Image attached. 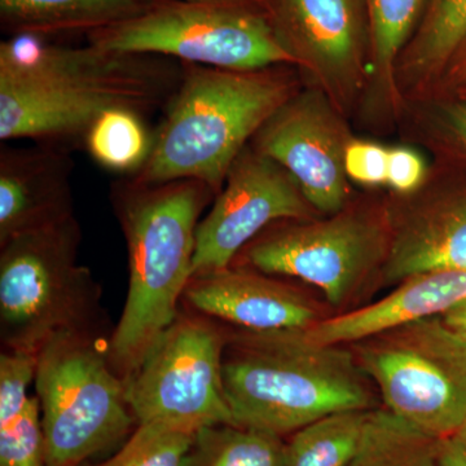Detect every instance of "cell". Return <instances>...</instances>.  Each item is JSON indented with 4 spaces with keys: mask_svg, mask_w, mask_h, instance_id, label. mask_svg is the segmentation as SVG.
I'll return each mask as SVG.
<instances>
[{
    "mask_svg": "<svg viewBox=\"0 0 466 466\" xmlns=\"http://www.w3.org/2000/svg\"><path fill=\"white\" fill-rule=\"evenodd\" d=\"M425 177V164L413 150L395 148L389 150L388 180L386 183L398 192H410L421 184Z\"/></svg>",
    "mask_w": 466,
    "mask_h": 466,
    "instance_id": "29",
    "label": "cell"
},
{
    "mask_svg": "<svg viewBox=\"0 0 466 466\" xmlns=\"http://www.w3.org/2000/svg\"><path fill=\"white\" fill-rule=\"evenodd\" d=\"M36 355L2 350L0 354V426L14 421L29 404L27 389L35 381Z\"/></svg>",
    "mask_w": 466,
    "mask_h": 466,
    "instance_id": "27",
    "label": "cell"
},
{
    "mask_svg": "<svg viewBox=\"0 0 466 466\" xmlns=\"http://www.w3.org/2000/svg\"><path fill=\"white\" fill-rule=\"evenodd\" d=\"M195 435L162 422H143L112 458L97 466H183Z\"/></svg>",
    "mask_w": 466,
    "mask_h": 466,
    "instance_id": "25",
    "label": "cell"
},
{
    "mask_svg": "<svg viewBox=\"0 0 466 466\" xmlns=\"http://www.w3.org/2000/svg\"><path fill=\"white\" fill-rule=\"evenodd\" d=\"M76 217L0 245V341L3 350L36 355L64 332L106 336L101 289L79 265Z\"/></svg>",
    "mask_w": 466,
    "mask_h": 466,
    "instance_id": "5",
    "label": "cell"
},
{
    "mask_svg": "<svg viewBox=\"0 0 466 466\" xmlns=\"http://www.w3.org/2000/svg\"><path fill=\"white\" fill-rule=\"evenodd\" d=\"M389 150L375 143L352 142L346 146L343 167L350 179L366 186L388 180Z\"/></svg>",
    "mask_w": 466,
    "mask_h": 466,
    "instance_id": "28",
    "label": "cell"
},
{
    "mask_svg": "<svg viewBox=\"0 0 466 466\" xmlns=\"http://www.w3.org/2000/svg\"><path fill=\"white\" fill-rule=\"evenodd\" d=\"M108 339L58 333L36 352L46 466H81L124 441L137 422L125 380L110 366Z\"/></svg>",
    "mask_w": 466,
    "mask_h": 466,
    "instance_id": "6",
    "label": "cell"
},
{
    "mask_svg": "<svg viewBox=\"0 0 466 466\" xmlns=\"http://www.w3.org/2000/svg\"><path fill=\"white\" fill-rule=\"evenodd\" d=\"M453 435H455V437L466 446V419L465 421L462 422V425L460 426L459 431Z\"/></svg>",
    "mask_w": 466,
    "mask_h": 466,
    "instance_id": "34",
    "label": "cell"
},
{
    "mask_svg": "<svg viewBox=\"0 0 466 466\" xmlns=\"http://www.w3.org/2000/svg\"><path fill=\"white\" fill-rule=\"evenodd\" d=\"M456 57L455 69L456 76L460 84L464 85L466 88V42L461 46V48L458 51V54L453 56Z\"/></svg>",
    "mask_w": 466,
    "mask_h": 466,
    "instance_id": "33",
    "label": "cell"
},
{
    "mask_svg": "<svg viewBox=\"0 0 466 466\" xmlns=\"http://www.w3.org/2000/svg\"><path fill=\"white\" fill-rule=\"evenodd\" d=\"M465 97H466V88H465Z\"/></svg>",
    "mask_w": 466,
    "mask_h": 466,
    "instance_id": "36",
    "label": "cell"
},
{
    "mask_svg": "<svg viewBox=\"0 0 466 466\" xmlns=\"http://www.w3.org/2000/svg\"><path fill=\"white\" fill-rule=\"evenodd\" d=\"M183 308L249 332L306 330L319 321L317 306L278 276L242 266L193 275Z\"/></svg>",
    "mask_w": 466,
    "mask_h": 466,
    "instance_id": "13",
    "label": "cell"
},
{
    "mask_svg": "<svg viewBox=\"0 0 466 466\" xmlns=\"http://www.w3.org/2000/svg\"><path fill=\"white\" fill-rule=\"evenodd\" d=\"M355 357L386 410L431 437L466 419V339L440 317L417 319L354 343Z\"/></svg>",
    "mask_w": 466,
    "mask_h": 466,
    "instance_id": "8",
    "label": "cell"
},
{
    "mask_svg": "<svg viewBox=\"0 0 466 466\" xmlns=\"http://www.w3.org/2000/svg\"><path fill=\"white\" fill-rule=\"evenodd\" d=\"M466 42V0H429L404 54V66L428 75L446 66Z\"/></svg>",
    "mask_w": 466,
    "mask_h": 466,
    "instance_id": "22",
    "label": "cell"
},
{
    "mask_svg": "<svg viewBox=\"0 0 466 466\" xmlns=\"http://www.w3.org/2000/svg\"><path fill=\"white\" fill-rule=\"evenodd\" d=\"M0 466H46L38 398H30L20 416L0 426Z\"/></svg>",
    "mask_w": 466,
    "mask_h": 466,
    "instance_id": "26",
    "label": "cell"
},
{
    "mask_svg": "<svg viewBox=\"0 0 466 466\" xmlns=\"http://www.w3.org/2000/svg\"><path fill=\"white\" fill-rule=\"evenodd\" d=\"M284 223L260 233L232 265L299 279L323 291L330 305L339 306L381 254V231L367 218L342 214L323 222Z\"/></svg>",
    "mask_w": 466,
    "mask_h": 466,
    "instance_id": "10",
    "label": "cell"
},
{
    "mask_svg": "<svg viewBox=\"0 0 466 466\" xmlns=\"http://www.w3.org/2000/svg\"><path fill=\"white\" fill-rule=\"evenodd\" d=\"M370 410H342L297 431L287 443L289 466H349L357 455Z\"/></svg>",
    "mask_w": 466,
    "mask_h": 466,
    "instance_id": "21",
    "label": "cell"
},
{
    "mask_svg": "<svg viewBox=\"0 0 466 466\" xmlns=\"http://www.w3.org/2000/svg\"><path fill=\"white\" fill-rule=\"evenodd\" d=\"M225 183L198 223L193 275L227 268L268 227L311 214L293 177L258 149H244Z\"/></svg>",
    "mask_w": 466,
    "mask_h": 466,
    "instance_id": "11",
    "label": "cell"
},
{
    "mask_svg": "<svg viewBox=\"0 0 466 466\" xmlns=\"http://www.w3.org/2000/svg\"><path fill=\"white\" fill-rule=\"evenodd\" d=\"M225 325L183 308L126 380V398L137 424L162 422L198 433L231 424L223 385Z\"/></svg>",
    "mask_w": 466,
    "mask_h": 466,
    "instance_id": "9",
    "label": "cell"
},
{
    "mask_svg": "<svg viewBox=\"0 0 466 466\" xmlns=\"http://www.w3.org/2000/svg\"><path fill=\"white\" fill-rule=\"evenodd\" d=\"M437 460L440 466H466V446L455 437L437 441Z\"/></svg>",
    "mask_w": 466,
    "mask_h": 466,
    "instance_id": "30",
    "label": "cell"
},
{
    "mask_svg": "<svg viewBox=\"0 0 466 466\" xmlns=\"http://www.w3.org/2000/svg\"><path fill=\"white\" fill-rule=\"evenodd\" d=\"M211 191L195 180L155 186L128 184L116 216L127 244L128 289L110 333V366L127 380L182 309L193 276L198 218Z\"/></svg>",
    "mask_w": 466,
    "mask_h": 466,
    "instance_id": "3",
    "label": "cell"
},
{
    "mask_svg": "<svg viewBox=\"0 0 466 466\" xmlns=\"http://www.w3.org/2000/svg\"><path fill=\"white\" fill-rule=\"evenodd\" d=\"M90 45L116 54L161 55L229 70L299 63L268 16L245 0L148 5L133 17L91 32Z\"/></svg>",
    "mask_w": 466,
    "mask_h": 466,
    "instance_id": "7",
    "label": "cell"
},
{
    "mask_svg": "<svg viewBox=\"0 0 466 466\" xmlns=\"http://www.w3.org/2000/svg\"><path fill=\"white\" fill-rule=\"evenodd\" d=\"M183 466H289L287 443L279 435L222 424L202 428Z\"/></svg>",
    "mask_w": 466,
    "mask_h": 466,
    "instance_id": "19",
    "label": "cell"
},
{
    "mask_svg": "<svg viewBox=\"0 0 466 466\" xmlns=\"http://www.w3.org/2000/svg\"><path fill=\"white\" fill-rule=\"evenodd\" d=\"M225 327L223 385L236 425L283 437L332 413L370 410L367 375L348 350L306 330Z\"/></svg>",
    "mask_w": 466,
    "mask_h": 466,
    "instance_id": "2",
    "label": "cell"
},
{
    "mask_svg": "<svg viewBox=\"0 0 466 466\" xmlns=\"http://www.w3.org/2000/svg\"><path fill=\"white\" fill-rule=\"evenodd\" d=\"M170 70L150 55L64 47L35 34L0 45V139L86 134L109 109L142 113L171 92Z\"/></svg>",
    "mask_w": 466,
    "mask_h": 466,
    "instance_id": "1",
    "label": "cell"
},
{
    "mask_svg": "<svg viewBox=\"0 0 466 466\" xmlns=\"http://www.w3.org/2000/svg\"><path fill=\"white\" fill-rule=\"evenodd\" d=\"M466 268V195L413 218L391 244L383 274L388 283L441 269Z\"/></svg>",
    "mask_w": 466,
    "mask_h": 466,
    "instance_id": "17",
    "label": "cell"
},
{
    "mask_svg": "<svg viewBox=\"0 0 466 466\" xmlns=\"http://www.w3.org/2000/svg\"><path fill=\"white\" fill-rule=\"evenodd\" d=\"M447 122L456 137L466 147V101L452 104L446 110Z\"/></svg>",
    "mask_w": 466,
    "mask_h": 466,
    "instance_id": "31",
    "label": "cell"
},
{
    "mask_svg": "<svg viewBox=\"0 0 466 466\" xmlns=\"http://www.w3.org/2000/svg\"><path fill=\"white\" fill-rule=\"evenodd\" d=\"M373 60L382 76H391L401 50L410 43L429 0H364Z\"/></svg>",
    "mask_w": 466,
    "mask_h": 466,
    "instance_id": "24",
    "label": "cell"
},
{
    "mask_svg": "<svg viewBox=\"0 0 466 466\" xmlns=\"http://www.w3.org/2000/svg\"><path fill=\"white\" fill-rule=\"evenodd\" d=\"M265 70L189 64L131 183L195 180L220 191L248 140L293 96L284 78Z\"/></svg>",
    "mask_w": 466,
    "mask_h": 466,
    "instance_id": "4",
    "label": "cell"
},
{
    "mask_svg": "<svg viewBox=\"0 0 466 466\" xmlns=\"http://www.w3.org/2000/svg\"><path fill=\"white\" fill-rule=\"evenodd\" d=\"M437 438L390 410H370L357 455L349 466H440Z\"/></svg>",
    "mask_w": 466,
    "mask_h": 466,
    "instance_id": "20",
    "label": "cell"
},
{
    "mask_svg": "<svg viewBox=\"0 0 466 466\" xmlns=\"http://www.w3.org/2000/svg\"><path fill=\"white\" fill-rule=\"evenodd\" d=\"M349 143L315 94L291 96L257 137V149L274 159L321 213L336 214L348 198L343 156Z\"/></svg>",
    "mask_w": 466,
    "mask_h": 466,
    "instance_id": "12",
    "label": "cell"
},
{
    "mask_svg": "<svg viewBox=\"0 0 466 466\" xmlns=\"http://www.w3.org/2000/svg\"><path fill=\"white\" fill-rule=\"evenodd\" d=\"M447 327L466 339V300L440 317Z\"/></svg>",
    "mask_w": 466,
    "mask_h": 466,
    "instance_id": "32",
    "label": "cell"
},
{
    "mask_svg": "<svg viewBox=\"0 0 466 466\" xmlns=\"http://www.w3.org/2000/svg\"><path fill=\"white\" fill-rule=\"evenodd\" d=\"M465 300L466 268L426 272L407 279L375 303L319 320L306 334L320 345L355 343L394 325L441 317Z\"/></svg>",
    "mask_w": 466,
    "mask_h": 466,
    "instance_id": "16",
    "label": "cell"
},
{
    "mask_svg": "<svg viewBox=\"0 0 466 466\" xmlns=\"http://www.w3.org/2000/svg\"><path fill=\"white\" fill-rule=\"evenodd\" d=\"M268 18L299 63L337 76L359 66L366 38L360 0H272Z\"/></svg>",
    "mask_w": 466,
    "mask_h": 466,
    "instance_id": "15",
    "label": "cell"
},
{
    "mask_svg": "<svg viewBox=\"0 0 466 466\" xmlns=\"http://www.w3.org/2000/svg\"><path fill=\"white\" fill-rule=\"evenodd\" d=\"M187 2H211V0H187Z\"/></svg>",
    "mask_w": 466,
    "mask_h": 466,
    "instance_id": "35",
    "label": "cell"
},
{
    "mask_svg": "<svg viewBox=\"0 0 466 466\" xmlns=\"http://www.w3.org/2000/svg\"><path fill=\"white\" fill-rule=\"evenodd\" d=\"M70 167L67 156L47 147L2 150L0 245L75 216Z\"/></svg>",
    "mask_w": 466,
    "mask_h": 466,
    "instance_id": "14",
    "label": "cell"
},
{
    "mask_svg": "<svg viewBox=\"0 0 466 466\" xmlns=\"http://www.w3.org/2000/svg\"><path fill=\"white\" fill-rule=\"evenodd\" d=\"M144 0H0L3 23L16 34L91 32L135 16Z\"/></svg>",
    "mask_w": 466,
    "mask_h": 466,
    "instance_id": "18",
    "label": "cell"
},
{
    "mask_svg": "<svg viewBox=\"0 0 466 466\" xmlns=\"http://www.w3.org/2000/svg\"><path fill=\"white\" fill-rule=\"evenodd\" d=\"M92 157L116 171L139 170L148 158L153 139L140 113L125 108L106 110L86 131Z\"/></svg>",
    "mask_w": 466,
    "mask_h": 466,
    "instance_id": "23",
    "label": "cell"
}]
</instances>
